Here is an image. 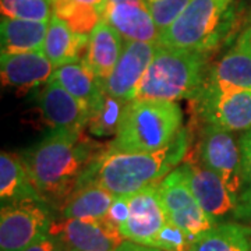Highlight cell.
Returning <instances> with one entry per match:
<instances>
[{"instance_id":"obj_5","label":"cell","mask_w":251,"mask_h":251,"mask_svg":"<svg viewBox=\"0 0 251 251\" xmlns=\"http://www.w3.org/2000/svg\"><path fill=\"white\" fill-rule=\"evenodd\" d=\"M232 0H191L177 20L161 32L158 45L206 52L229 27Z\"/></svg>"},{"instance_id":"obj_4","label":"cell","mask_w":251,"mask_h":251,"mask_svg":"<svg viewBox=\"0 0 251 251\" xmlns=\"http://www.w3.org/2000/svg\"><path fill=\"white\" fill-rule=\"evenodd\" d=\"M205 80V52L158 45L135 99L196 98Z\"/></svg>"},{"instance_id":"obj_34","label":"cell","mask_w":251,"mask_h":251,"mask_svg":"<svg viewBox=\"0 0 251 251\" xmlns=\"http://www.w3.org/2000/svg\"><path fill=\"white\" fill-rule=\"evenodd\" d=\"M80 4H85V6H91V7H95L98 9L102 16H103V11H105V7H106V0H74Z\"/></svg>"},{"instance_id":"obj_10","label":"cell","mask_w":251,"mask_h":251,"mask_svg":"<svg viewBox=\"0 0 251 251\" xmlns=\"http://www.w3.org/2000/svg\"><path fill=\"white\" fill-rule=\"evenodd\" d=\"M196 99L200 115L206 123L229 131L251 128V90L221 92L201 88Z\"/></svg>"},{"instance_id":"obj_1","label":"cell","mask_w":251,"mask_h":251,"mask_svg":"<svg viewBox=\"0 0 251 251\" xmlns=\"http://www.w3.org/2000/svg\"><path fill=\"white\" fill-rule=\"evenodd\" d=\"M100 151L81 134L52 130L21 155L29 179L46 204L60 205L70 198L82 173Z\"/></svg>"},{"instance_id":"obj_24","label":"cell","mask_w":251,"mask_h":251,"mask_svg":"<svg viewBox=\"0 0 251 251\" xmlns=\"http://www.w3.org/2000/svg\"><path fill=\"white\" fill-rule=\"evenodd\" d=\"M188 251H251V227L219 222L191 243Z\"/></svg>"},{"instance_id":"obj_22","label":"cell","mask_w":251,"mask_h":251,"mask_svg":"<svg viewBox=\"0 0 251 251\" xmlns=\"http://www.w3.org/2000/svg\"><path fill=\"white\" fill-rule=\"evenodd\" d=\"M0 200L1 205L24 200H42L29 179L23 158L16 153L0 155Z\"/></svg>"},{"instance_id":"obj_38","label":"cell","mask_w":251,"mask_h":251,"mask_svg":"<svg viewBox=\"0 0 251 251\" xmlns=\"http://www.w3.org/2000/svg\"><path fill=\"white\" fill-rule=\"evenodd\" d=\"M250 28H251V27H250Z\"/></svg>"},{"instance_id":"obj_20","label":"cell","mask_w":251,"mask_h":251,"mask_svg":"<svg viewBox=\"0 0 251 251\" xmlns=\"http://www.w3.org/2000/svg\"><path fill=\"white\" fill-rule=\"evenodd\" d=\"M90 42V35L77 34L63 20L54 16L50 18L46 32L44 53L53 63L54 67H60L67 63L82 60Z\"/></svg>"},{"instance_id":"obj_9","label":"cell","mask_w":251,"mask_h":251,"mask_svg":"<svg viewBox=\"0 0 251 251\" xmlns=\"http://www.w3.org/2000/svg\"><path fill=\"white\" fill-rule=\"evenodd\" d=\"M168 221L159 183L151 184L130 196V212L120 233L126 240L153 247L156 236Z\"/></svg>"},{"instance_id":"obj_11","label":"cell","mask_w":251,"mask_h":251,"mask_svg":"<svg viewBox=\"0 0 251 251\" xmlns=\"http://www.w3.org/2000/svg\"><path fill=\"white\" fill-rule=\"evenodd\" d=\"M156 49L158 42L125 41L119 62L113 72L103 80L105 91L126 102L134 100Z\"/></svg>"},{"instance_id":"obj_6","label":"cell","mask_w":251,"mask_h":251,"mask_svg":"<svg viewBox=\"0 0 251 251\" xmlns=\"http://www.w3.org/2000/svg\"><path fill=\"white\" fill-rule=\"evenodd\" d=\"M159 193L169 222L183 229L193 242L218 225L200 205L188 184L187 173L183 165L173 169L162 180Z\"/></svg>"},{"instance_id":"obj_33","label":"cell","mask_w":251,"mask_h":251,"mask_svg":"<svg viewBox=\"0 0 251 251\" xmlns=\"http://www.w3.org/2000/svg\"><path fill=\"white\" fill-rule=\"evenodd\" d=\"M115 251H163L156 247H151V246H145V244H140V243L131 242V240H123L116 247Z\"/></svg>"},{"instance_id":"obj_26","label":"cell","mask_w":251,"mask_h":251,"mask_svg":"<svg viewBox=\"0 0 251 251\" xmlns=\"http://www.w3.org/2000/svg\"><path fill=\"white\" fill-rule=\"evenodd\" d=\"M127 105L128 102L105 92L102 103L91 115L90 125H88L91 134L95 137L116 135L122 119L125 116Z\"/></svg>"},{"instance_id":"obj_23","label":"cell","mask_w":251,"mask_h":251,"mask_svg":"<svg viewBox=\"0 0 251 251\" xmlns=\"http://www.w3.org/2000/svg\"><path fill=\"white\" fill-rule=\"evenodd\" d=\"M115 194L98 184H82L75 188L70 198L62 206L64 219L100 221L108 215Z\"/></svg>"},{"instance_id":"obj_25","label":"cell","mask_w":251,"mask_h":251,"mask_svg":"<svg viewBox=\"0 0 251 251\" xmlns=\"http://www.w3.org/2000/svg\"><path fill=\"white\" fill-rule=\"evenodd\" d=\"M52 6L54 16L63 20L77 34L88 35L102 20V13L98 9L74 0H52Z\"/></svg>"},{"instance_id":"obj_18","label":"cell","mask_w":251,"mask_h":251,"mask_svg":"<svg viewBox=\"0 0 251 251\" xmlns=\"http://www.w3.org/2000/svg\"><path fill=\"white\" fill-rule=\"evenodd\" d=\"M52 78L81 100L91 110V115L99 108L105 97L103 80L91 70L84 60L67 63L54 69Z\"/></svg>"},{"instance_id":"obj_21","label":"cell","mask_w":251,"mask_h":251,"mask_svg":"<svg viewBox=\"0 0 251 251\" xmlns=\"http://www.w3.org/2000/svg\"><path fill=\"white\" fill-rule=\"evenodd\" d=\"M49 23L18 18H1L0 44L1 53H23L42 50Z\"/></svg>"},{"instance_id":"obj_31","label":"cell","mask_w":251,"mask_h":251,"mask_svg":"<svg viewBox=\"0 0 251 251\" xmlns=\"http://www.w3.org/2000/svg\"><path fill=\"white\" fill-rule=\"evenodd\" d=\"M128 212H130V196H116L109 208L108 215L103 219H106L109 224L113 225L120 230V227L128 218Z\"/></svg>"},{"instance_id":"obj_2","label":"cell","mask_w":251,"mask_h":251,"mask_svg":"<svg viewBox=\"0 0 251 251\" xmlns=\"http://www.w3.org/2000/svg\"><path fill=\"white\" fill-rule=\"evenodd\" d=\"M187 147V131L183 128L168 147L156 152H127L108 147L94 158L77 187L98 184L115 196H131L161 183L184 159Z\"/></svg>"},{"instance_id":"obj_35","label":"cell","mask_w":251,"mask_h":251,"mask_svg":"<svg viewBox=\"0 0 251 251\" xmlns=\"http://www.w3.org/2000/svg\"><path fill=\"white\" fill-rule=\"evenodd\" d=\"M145 0H106V4H117V3H143Z\"/></svg>"},{"instance_id":"obj_30","label":"cell","mask_w":251,"mask_h":251,"mask_svg":"<svg viewBox=\"0 0 251 251\" xmlns=\"http://www.w3.org/2000/svg\"><path fill=\"white\" fill-rule=\"evenodd\" d=\"M193 239L183 229L172 222H166L156 236L153 247L163 251H188Z\"/></svg>"},{"instance_id":"obj_27","label":"cell","mask_w":251,"mask_h":251,"mask_svg":"<svg viewBox=\"0 0 251 251\" xmlns=\"http://www.w3.org/2000/svg\"><path fill=\"white\" fill-rule=\"evenodd\" d=\"M0 9L7 18L49 23L53 17L52 0H1Z\"/></svg>"},{"instance_id":"obj_17","label":"cell","mask_w":251,"mask_h":251,"mask_svg":"<svg viewBox=\"0 0 251 251\" xmlns=\"http://www.w3.org/2000/svg\"><path fill=\"white\" fill-rule=\"evenodd\" d=\"M102 18L106 20L126 41L158 42L161 35L145 1L106 4Z\"/></svg>"},{"instance_id":"obj_28","label":"cell","mask_w":251,"mask_h":251,"mask_svg":"<svg viewBox=\"0 0 251 251\" xmlns=\"http://www.w3.org/2000/svg\"><path fill=\"white\" fill-rule=\"evenodd\" d=\"M243 159V187L239 196L236 218H251V128L240 138Z\"/></svg>"},{"instance_id":"obj_8","label":"cell","mask_w":251,"mask_h":251,"mask_svg":"<svg viewBox=\"0 0 251 251\" xmlns=\"http://www.w3.org/2000/svg\"><path fill=\"white\" fill-rule=\"evenodd\" d=\"M200 158L239 198L243 187V159L240 141L237 143L233 131L206 123L200 143Z\"/></svg>"},{"instance_id":"obj_13","label":"cell","mask_w":251,"mask_h":251,"mask_svg":"<svg viewBox=\"0 0 251 251\" xmlns=\"http://www.w3.org/2000/svg\"><path fill=\"white\" fill-rule=\"evenodd\" d=\"M49 232L57 237L64 249L77 251H115L123 242L120 230L106 219H64L52 222Z\"/></svg>"},{"instance_id":"obj_14","label":"cell","mask_w":251,"mask_h":251,"mask_svg":"<svg viewBox=\"0 0 251 251\" xmlns=\"http://www.w3.org/2000/svg\"><path fill=\"white\" fill-rule=\"evenodd\" d=\"M188 184L200 205L216 224L227 215H236L239 198L226 186L222 177L202 163L188 161L183 163Z\"/></svg>"},{"instance_id":"obj_36","label":"cell","mask_w":251,"mask_h":251,"mask_svg":"<svg viewBox=\"0 0 251 251\" xmlns=\"http://www.w3.org/2000/svg\"><path fill=\"white\" fill-rule=\"evenodd\" d=\"M66 251H77V250H73V249H64Z\"/></svg>"},{"instance_id":"obj_19","label":"cell","mask_w":251,"mask_h":251,"mask_svg":"<svg viewBox=\"0 0 251 251\" xmlns=\"http://www.w3.org/2000/svg\"><path fill=\"white\" fill-rule=\"evenodd\" d=\"M123 46V36L102 18L90 34L88 48L82 60L99 78L105 80L119 62Z\"/></svg>"},{"instance_id":"obj_16","label":"cell","mask_w":251,"mask_h":251,"mask_svg":"<svg viewBox=\"0 0 251 251\" xmlns=\"http://www.w3.org/2000/svg\"><path fill=\"white\" fill-rule=\"evenodd\" d=\"M53 63L44 50L23 52V53H1L0 75L6 87L25 92L31 88L46 84L54 73Z\"/></svg>"},{"instance_id":"obj_32","label":"cell","mask_w":251,"mask_h":251,"mask_svg":"<svg viewBox=\"0 0 251 251\" xmlns=\"http://www.w3.org/2000/svg\"><path fill=\"white\" fill-rule=\"evenodd\" d=\"M62 243L50 232L41 234L35 242L31 243L24 251H62Z\"/></svg>"},{"instance_id":"obj_12","label":"cell","mask_w":251,"mask_h":251,"mask_svg":"<svg viewBox=\"0 0 251 251\" xmlns=\"http://www.w3.org/2000/svg\"><path fill=\"white\" fill-rule=\"evenodd\" d=\"M36 100L42 117L52 130L81 134V131L90 125V109L53 78L44 84Z\"/></svg>"},{"instance_id":"obj_29","label":"cell","mask_w":251,"mask_h":251,"mask_svg":"<svg viewBox=\"0 0 251 251\" xmlns=\"http://www.w3.org/2000/svg\"><path fill=\"white\" fill-rule=\"evenodd\" d=\"M191 0H145L153 21L159 31L163 32L177 20L180 14L190 4Z\"/></svg>"},{"instance_id":"obj_3","label":"cell","mask_w":251,"mask_h":251,"mask_svg":"<svg viewBox=\"0 0 251 251\" xmlns=\"http://www.w3.org/2000/svg\"><path fill=\"white\" fill-rule=\"evenodd\" d=\"M183 112L177 102L134 99L128 102L110 148L127 152H156L181 131Z\"/></svg>"},{"instance_id":"obj_15","label":"cell","mask_w":251,"mask_h":251,"mask_svg":"<svg viewBox=\"0 0 251 251\" xmlns=\"http://www.w3.org/2000/svg\"><path fill=\"white\" fill-rule=\"evenodd\" d=\"M202 88L221 92L251 90V28L243 32L232 49L209 70Z\"/></svg>"},{"instance_id":"obj_7","label":"cell","mask_w":251,"mask_h":251,"mask_svg":"<svg viewBox=\"0 0 251 251\" xmlns=\"http://www.w3.org/2000/svg\"><path fill=\"white\" fill-rule=\"evenodd\" d=\"M50 225L49 211L42 200L1 205L0 251H24L41 234L49 232Z\"/></svg>"},{"instance_id":"obj_37","label":"cell","mask_w":251,"mask_h":251,"mask_svg":"<svg viewBox=\"0 0 251 251\" xmlns=\"http://www.w3.org/2000/svg\"><path fill=\"white\" fill-rule=\"evenodd\" d=\"M232 1H233V0H232Z\"/></svg>"}]
</instances>
